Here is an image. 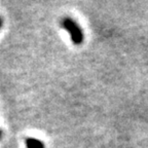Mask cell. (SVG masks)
<instances>
[{"label":"cell","instance_id":"obj_3","mask_svg":"<svg viewBox=\"0 0 148 148\" xmlns=\"http://www.w3.org/2000/svg\"><path fill=\"white\" fill-rule=\"evenodd\" d=\"M3 26V18L0 16V30H1V28H2Z\"/></svg>","mask_w":148,"mask_h":148},{"label":"cell","instance_id":"obj_1","mask_svg":"<svg viewBox=\"0 0 148 148\" xmlns=\"http://www.w3.org/2000/svg\"><path fill=\"white\" fill-rule=\"evenodd\" d=\"M61 27L68 32L71 42L74 45H81L84 41V32L75 20L70 16H65L61 20Z\"/></svg>","mask_w":148,"mask_h":148},{"label":"cell","instance_id":"obj_2","mask_svg":"<svg viewBox=\"0 0 148 148\" xmlns=\"http://www.w3.org/2000/svg\"><path fill=\"white\" fill-rule=\"evenodd\" d=\"M26 148H45V144L43 141L33 137H28L25 141Z\"/></svg>","mask_w":148,"mask_h":148},{"label":"cell","instance_id":"obj_4","mask_svg":"<svg viewBox=\"0 0 148 148\" xmlns=\"http://www.w3.org/2000/svg\"><path fill=\"white\" fill-rule=\"evenodd\" d=\"M1 138H2V131L0 130V140H1Z\"/></svg>","mask_w":148,"mask_h":148}]
</instances>
